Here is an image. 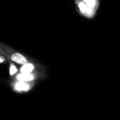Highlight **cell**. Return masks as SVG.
Returning a JSON list of instances; mask_svg holds the SVG:
<instances>
[{"label": "cell", "instance_id": "cell-1", "mask_svg": "<svg viewBox=\"0 0 120 120\" xmlns=\"http://www.w3.org/2000/svg\"><path fill=\"white\" fill-rule=\"evenodd\" d=\"M0 48H1V54L5 55L8 59V61L12 62L15 64L22 65L32 60L28 57L22 54V53L18 52V51L13 50V48L8 47V45L2 42H0Z\"/></svg>", "mask_w": 120, "mask_h": 120}, {"label": "cell", "instance_id": "cell-2", "mask_svg": "<svg viewBox=\"0 0 120 120\" xmlns=\"http://www.w3.org/2000/svg\"><path fill=\"white\" fill-rule=\"evenodd\" d=\"M40 76L39 71L30 73V74H22L19 72L13 76V81H25V82H33L37 79H39Z\"/></svg>", "mask_w": 120, "mask_h": 120}, {"label": "cell", "instance_id": "cell-3", "mask_svg": "<svg viewBox=\"0 0 120 120\" xmlns=\"http://www.w3.org/2000/svg\"><path fill=\"white\" fill-rule=\"evenodd\" d=\"M13 89L18 93H25L28 92L32 89L34 86L33 82H25V81H14L11 84Z\"/></svg>", "mask_w": 120, "mask_h": 120}, {"label": "cell", "instance_id": "cell-4", "mask_svg": "<svg viewBox=\"0 0 120 120\" xmlns=\"http://www.w3.org/2000/svg\"><path fill=\"white\" fill-rule=\"evenodd\" d=\"M40 65L37 63H34V62L30 61L29 62H27L22 65H21V66L19 69V72L22 73V74H30V73H33L35 71H39V66Z\"/></svg>", "mask_w": 120, "mask_h": 120}, {"label": "cell", "instance_id": "cell-5", "mask_svg": "<svg viewBox=\"0 0 120 120\" xmlns=\"http://www.w3.org/2000/svg\"><path fill=\"white\" fill-rule=\"evenodd\" d=\"M79 8L81 10V11L82 13H85L87 16H90L92 11H91V8H90L85 2H81L79 4Z\"/></svg>", "mask_w": 120, "mask_h": 120}, {"label": "cell", "instance_id": "cell-6", "mask_svg": "<svg viewBox=\"0 0 120 120\" xmlns=\"http://www.w3.org/2000/svg\"><path fill=\"white\" fill-rule=\"evenodd\" d=\"M9 62V74L10 76H14L15 74H18V68L15 66V63L12 62Z\"/></svg>", "mask_w": 120, "mask_h": 120}, {"label": "cell", "instance_id": "cell-7", "mask_svg": "<svg viewBox=\"0 0 120 120\" xmlns=\"http://www.w3.org/2000/svg\"><path fill=\"white\" fill-rule=\"evenodd\" d=\"M84 2L90 7V8H93L96 6V0H84Z\"/></svg>", "mask_w": 120, "mask_h": 120}, {"label": "cell", "instance_id": "cell-8", "mask_svg": "<svg viewBox=\"0 0 120 120\" xmlns=\"http://www.w3.org/2000/svg\"><path fill=\"white\" fill-rule=\"evenodd\" d=\"M8 61V59H7V57L5 55H4L3 54H0V64L6 63Z\"/></svg>", "mask_w": 120, "mask_h": 120}, {"label": "cell", "instance_id": "cell-9", "mask_svg": "<svg viewBox=\"0 0 120 120\" xmlns=\"http://www.w3.org/2000/svg\"><path fill=\"white\" fill-rule=\"evenodd\" d=\"M0 54H1V48H0Z\"/></svg>", "mask_w": 120, "mask_h": 120}]
</instances>
